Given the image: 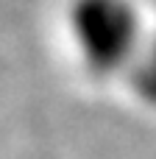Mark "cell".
<instances>
[{"label":"cell","instance_id":"cell-1","mask_svg":"<svg viewBox=\"0 0 156 159\" xmlns=\"http://www.w3.org/2000/svg\"><path fill=\"white\" fill-rule=\"evenodd\" d=\"M67 25L84 67L100 78L126 75L148 39L134 0H73Z\"/></svg>","mask_w":156,"mask_h":159},{"label":"cell","instance_id":"cell-2","mask_svg":"<svg viewBox=\"0 0 156 159\" xmlns=\"http://www.w3.org/2000/svg\"><path fill=\"white\" fill-rule=\"evenodd\" d=\"M126 78H128L131 92L142 103L156 109V36H148L142 42V48H140L137 59L131 61Z\"/></svg>","mask_w":156,"mask_h":159}]
</instances>
